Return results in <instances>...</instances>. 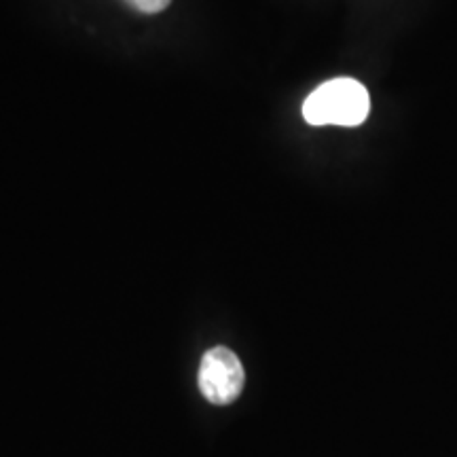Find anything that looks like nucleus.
Instances as JSON below:
<instances>
[{
  "instance_id": "2",
  "label": "nucleus",
  "mask_w": 457,
  "mask_h": 457,
  "mask_svg": "<svg viewBox=\"0 0 457 457\" xmlns=\"http://www.w3.org/2000/svg\"><path fill=\"white\" fill-rule=\"evenodd\" d=\"M244 367L227 347H212L204 353L199 367V390L212 404H231L244 390Z\"/></svg>"
},
{
  "instance_id": "3",
  "label": "nucleus",
  "mask_w": 457,
  "mask_h": 457,
  "mask_svg": "<svg viewBox=\"0 0 457 457\" xmlns=\"http://www.w3.org/2000/svg\"><path fill=\"white\" fill-rule=\"evenodd\" d=\"M125 3L131 4L136 11H140V13L155 15V13H162V11L168 9L171 0H125Z\"/></svg>"
},
{
  "instance_id": "1",
  "label": "nucleus",
  "mask_w": 457,
  "mask_h": 457,
  "mask_svg": "<svg viewBox=\"0 0 457 457\" xmlns=\"http://www.w3.org/2000/svg\"><path fill=\"white\" fill-rule=\"evenodd\" d=\"M370 114V96L352 77H337L322 83L303 102V119L313 128H358Z\"/></svg>"
}]
</instances>
